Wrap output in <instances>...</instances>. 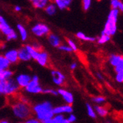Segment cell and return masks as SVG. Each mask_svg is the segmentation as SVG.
Wrapping results in <instances>:
<instances>
[{
    "label": "cell",
    "mask_w": 123,
    "mask_h": 123,
    "mask_svg": "<svg viewBox=\"0 0 123 123\" xmlns=\"http://www.w3.org/2000/svg\"><path fill=\"white\" fill-rule=\"evenodd\" d=\"M58 49L60 51L63 52H67V53H71V52H72V49L68 45H67V44H66V43H62L61 45H60L58 47Z\"/></svg>",
    "instance_id": "cell-34"
},
{
    "label": "cell",
    "mask_w": 123,
    "mask_h": 123,
    "mask_svg": "<svg viewBox=\"0 0 123 123\" xmlns=\"http://www.w3.org/2000/svg\"><path fill=\"white\" fill-rule=\"evenodd\" d=\"M97 77L99 78V80H103V76L100 73H97Z\"/></svg>",
    "instance_id": "cell-46"
},
{
    "label": "cell",
    "mask_w": 123,
    "mask_h": 123,
    "mask_svg": "<svg viewBox=\"0 0 123 123\" xmlns=\"http://www.w3.org/2000/svg\"><path fill=\"white\" fill-rule=\"evenodd\" d=\"M114 70H115L116 73H119V72H123V58L119 62V63L114 67Z\"/></svg>",
    "instance_id": "cell-36"
},
{
    "label": "cell",
    "mask_w": 123,
    "mask_h": 123,
    "mask_svg": "<svg viewBox=\"0 0 123 123\" xmlns=\"http://www.w3.org/2000/svg\"><path fill=\"white\" fill-rule=\"evenodd\" d=\"M66 119H67V120H68L70 123H73V122H76V120H77V117H76V116L73 113L69 114L68 117H67Z\"/></svg>",
    "instance_id": "cell-41"
},
{
    "label": "cell",
    "mask_w": 123,
    "mask_h": 123,
    "mask_svg": "<svg viewBox=\"0 0 123 123\" xmlns=\"http://www.w3.org/2000/svg\"><path fill=\"white\" fill-rule=\"evenodd\" d=\"M0 123H9V122L6 119H2V120L0 121Z\"/></svg>",
    "instance_id": "cell-48"
},
{
    "label": "cell",
    "mask_w": 123,
    "mask_h": 123,
    "mask_svg": "<svg viewBox=\"0 0 123 123\" xmlns=\"http://www.w3.org/2000/svg\"><path fill=\"white\" fill-rule=\"evenodd\" d=\"M92 99L94 103L98 104V105H101V104L104 103L106 100L105 97L103 96H96V97H92Z\"/></svg>",
    "instance_id": "cell-31"
},
{
    "label": "cell",
    "mask_w": 123,
    "mask_h": 123,
    "mask_svg": "<svg viewBox=\"0 0 123 123\" xmlns=\"http://www.w3.org/2000/svg\"><path fill=\"white\" fill-rule=\"evenodd\" d=\"M43 88L40 84L39 77L38 75L35 74L32 76V79L28 86L25 88V91L30 94H43Z\"/></svg>",
    "instance_id": "cell-4"
},
{
    "label": "cell",
    "mask_w": 123,
    "mask_h": 123,
    "mask_svg": "<svg viewBox=\"0 0 123 123\" xmlns=\"http://www.w3.org/2000/svg\"><path fill=\"white\" fill-rule=\"evenodd\" d=\"M14 31H15V30L11 27L8 25L7 22L0 25V33L2 35L3 38L9 36L10 34H11V33H12L13 32H14Z\"/></svg>",
    "instance_id": "cell-16"
},
{
    "label": "cell",
    "mask_w": 123,
    "mask_h": 123,
    "mask_svg": "<svg viewBox=\"0 0 123 123\" xmlns=\"http://www.w3.org/2000/svg\"><path fill=\"white\" fill-rule=\"evenodd\" d=\"M24 123H41L40 121H38L36 118L35 117H30V119L25 120L23 122Z\"/></svg>",
    "instance_id": "cell-40"
},
{
    "label": "cell",
    "mask_w": 123,
    "mask_h": 123,
    "mask_svg": "<svg viewBox=\"0 0 123 123\" xmlns=\"http://www.w3.org/2000/svg\"><path fill=\"white\" fill-rule=\"evenodd\" d=\"M43 94H50L52 96H58V90L52 88H43Z\"/></svg>",
    "instance_id": "cell-30"
},
{
    "label": "cell",
    "mask_w": 123,
    "mask_h": 123,
    "mask_svg": "<svg viewBox=\"0 0 123 123\" xmlns=\"http://www.w3.org/2000/svg\"><path fill=\"white\" fill-rule=\"evenodd\" d=\"M51 77L54 84L58 86H62L66 83L65 74L58 69H52L51 71Z\"/></svg>",
    "instance_id": "cell-8"
},
{
    "label": "cell",
    "mask_w": 123,
    "mask_h": 123,
    "mask_svg": "<svg viewBox=\"0 0 123 123\" xmlns=\"http://www.w3.org/2000/svg\"><path fill=\"white\" fill-rule=\"evenodd\" d=\"M31 32L35 36L38 38L47 36L51 32L49 26L43 23H37L34 25L31 28Z\"/></svg>",
    "instance_id": "cell-5"
},
{
    "label": "cell",
    "mask_w": 123,
    "mask_h": 123,
    "mask_svg": "<svg viewBox=\"0 0 123 123\" xmlns=\"http://www.w3.org/2000/svg\"><path fill=\"white\" fill-rule=\"evenodd\" d=\"M30 45L32 47V48H34L36 50H37L38 52L41 51L42 49H43L42 45H41V44L39 42H38V41H33L32 43H30Z\"/></svg>",
    "instance_id": "cell-37"
},
{
    "label": "cell",
    "mask_w": 123,
    "mask_h": 123,
    "mask_svg": "<svg viewBox=\"0 0 123 123\" xmlns=\"http://www.w3.org/2000/svg\"><path fill=\"white\" fill-rule=\"evenodd\" d=\"M118 10L119 11V12L123 13V2H122V1H120V0H119V2Z\"/></svg>",
    "instance_id": "cell-43"
},
{
    "label": "cell",
    "mask_w": 123,
    "mask_h": 123,
    "mask_svg": "<svg viewBox=\"0 0 123 123\" xmlns=\"http://www.w3.org/2000/svg\"><path fill=\"white\" fill-rule=\"evenodd\" d=\"M5 57L7 59V61L10 63L11 65L16 64L18 61V49H11L7 50L5 54Z\"/></svg>",
    "instance_id": "cell-11"
},
{
    "label": "cell",
    "mask_w": 123,
    "mask_h": 123,
    "mask_svg": "<svg viewBox=\"0 0 123 123\" xmlns=\"http://www.w3.org/2000/svg\"><path fill=\"white\" fill-rule=\"evenodd\" d=\"M92 0H83L82 1V7L84 11H87L92 7Z\"/></svg>",
    "instance_id": "cell-35"
},
{
    "label": "cell",
    "mask_w": 123,
    "mask_h": 123,
    "mask_svg": "<svg viewBox=\"0 0 123 123\" xmlns=\"http://www.w3.org/2000/svg\"><path fill=\"white\" fill-rule=\"evenodd\" d=\"M49 61V55L45 50H41L39 52L36 61L41 66H47Z\"/></svg>",
    "instance_id": "cell-12"
},
{
    "label": "cell",
    "mask_w": 123,
    "mask_h": 123,
    "mask_svg": "<svg viewBox=\"0 0 123 123\" xmlns=\"http://www.w3.org/2000/svg\"><path fill=\"white\" fill-rule=\"evenodd\" d=\"M77 63L76 62H72L69 66V68L71 70H75L77 69Z\"/></svg>",
    "instance_id": "cell-42"
},
{
    "label": "cell",
    "mask_w": 123,
    "mask_h": 123,
    "mask_svg": "<svg viewBox=\"0 0 123 123\" xmlns=\"http://www.w3.org/2000/svg\"><path fill=\"white\" fill-rule=\"evenodd\" d=\"M53 2L56 5L58 10L59 9L60 10L69 9L72 4V0H55Z\"/></svg>",
    "instance_id": "cell-15"
},
{
    "label": "cell",
    "mask_w": 123,
    "mask_h": 123,
    "mask_svg": "<svg viewBox=\"0 0 123 123\" xmlns=\"http://www.w3.org/2000/svg\"><path fill=\"white\" fill-rule=\"evenodd\" d=\"M67 45H68L72 50V52H77L78 50V47H77V43L71 38H67Z\"/></svg>",
    "instance_id": "cell-33"
},
{
    "label": "cell",
    "mask_w": 123,
    "mask_h": 123,
    "mask_svg": "<svg viewBox=\"0 0 123 123\" xmlns=\"http://www.w3.org/2000/svg\"><path fill=\"white\" fill-rule=\"evenodd\" d=\"M47 37V41L49 43L52 47L58 48L60 45L62 44V40L61 37L58 36L57 34H55V33L50 32Z\"/></svg>",
    "instance_id": "cell-13"
},
{
    "label": "cell",
    "mask_w": 123,
    "mask_h": 123,
    "mask_svg": "<svg viewBox=\"0 0 123 123\" xmlns=\"http://www.w3.org/2000/svg\"><path fill=\"white\" fill-rule=\"evenodd\" d=\"M44 11H45V13L48 16H53L56 14L57 11H58V8L53 1H50L49 3L47 5V7L44 8Z\"/></svg>",
    "instance_id": "cell-18"
},
{
    "label": "cell",
    "mask_w": 123,
    "mask_h": 123,
    "mask_svg": "<svg viewBox=\"0 0 123 123\" xmlns=\"http://www.w3.org/2000/svg\"><path fill=\"white\" fill-rule=\"evenodd\" d=\"M119 2V0H111V1L110 2L111 9H116V10H118Z\"/></svg>",
    "instance_id": "cell-39"
},
{
    "label": "cell",
    "mask_w": 123,
    "mask_h": 123,
    "mask_svg": "<svg viewBox=\"0 0 123 123\" xmlns=\"http://www.w3.org/2000/svg\"><path fill=\"white\" fill-rule=\"evenodd\" d=\"M18 38V33L16 32V30H15L14 32H13L9 36L5 37L4 39H5V41H12L17 40Z\"/></svg>",
    "instance_id": "cell-32"
},
{
    "label": "cell",
    "mask_w": 123,
    "mask_h": 123,
    "mask_svg": "<svg viewBox=\"0 0 123 123\" xmlns=\"http://www.w3.org/2000/svg\"><path fill=\"white\" fill-rule=\"evenodd\" d=\"M123 57L120 55H117V54H111L109 58H108V61H109V63L115 67L118 63L119 62L121 61V59Z\"/></svg>",
    "instance_id": "cell-23"
},
{
    "label": "cell",
    "mask_w": 123,
    "mask_h": 123,
    "mask_svg": "<svg viewBox=\"0 0 123 123\" xmlns=\"http://www.w3.org/2000/svg\"><path fill=\"white\" fill-rule=\"evenodd\" d=\"M94 111L96 112V114L102 117H105L108 115V109L102 105H95L94 106Z\"/></svg>",
    "instance_id": "cell-24"
},
{
    "label": "cell",
    "mask_w": 123,
    "mask_h": 123,
    "mask_svg": "<svg viewBox=\"0 0 123 123\" xmlns=\"http://www.w3.org/2000/svg\"><path fill=\"white\" fill-rule=\"evenodd\" d=\"M11 109L13 116L21 121H25L33 115L32 106L30 104L22 103L18 99L11 103Z\"/></svg>",
    "instance_id": "cell-2"
},
{
    "label": "cell",
    "mask_w": 123,
    "mask_h": 123,
    "mask_svg": "<svg viewBox=\"0 0 123 123\" xmlns=\"http://www.w3.org/2000/svg\"><path fill=\"white\" fill-rule=\"evenodd\" d=\"M117 31V21L107 18L106 22L104 25V28L102 30L101 33H103L105 35L111 37L116 34Z\"/></svg>",
    "instance_id": "cell-6"
},
{
    "label": "cell",
    "mask_w": 123,
    "mask_h": 123,
    "mask_svg": "<svg viewBox=\"0 0 123 123\" xmlns=\"http://www.w3.org/2000/svg\"><path fill=\"white\" fill-rule=\"evenodd\" d=\"M115 79H116V81L119 83H123V72L117 73L116 77H115Z\"/></svg>",
    "instance_id": "cell-38"
},
{
    "label": "cell",
    "mask_w": 123,
    "mask_h": 123,
    "mask_svg": "<svg viewBox=\"0 0 123 123\" xmlns=\"http://www.w3.org/2000/svg\"><path fill=\"white\" fill-rule=\"evenodd\" d=\"M31 79L32 76L30 74L20 73L16 77L15 80L20 89H25L31 81Z\"/></svg>",
    "instance_id": "cell-7"
},
{
    "label": "cell",
    "mask_w": 123,
    "mask_h": 123,
    "mask_svg": "<svg viewBox=\"0 0 123 123\" xmlns=\"http://www.w3.org/2000/svg\"><path fill=\"white\" fill-rule=\"evenodd\" d=\"M18 32L19 33V37L22 41H26L28 38V32L25 27L24 25H22L21 24L17 25L16 26Z\"/></svg>",
    "instance_id": "cell-19"
},
{
    "label": "cell",
    "mask_w": 123,
    "mask_h": 123,
    "mask_svg": "<svg viewBox=\"0 0 123 123\" xmlns=\"http://www.w3.org/2000/svg\"><path fill=\"white\" fill-rule=\"evenodd\" d=\"M49 2L50 1H48V0H31L30 3L32 6L36 9L44 10Z\"/></svg>",
    "instance_id": "cell-17"
},
{
    "label": "cell",
    "mask_w": 123,
    "mask_h": 123,
    "mask_svg": "<svg viewBox=\"0 0 123 123\" xmlns=\"http://www.w3.org/2000/svg\"><path fill=\"white\" fill-rule=\"evenodd\" d=\"M11 64L5 57V55L0 54V70H7L9 69Z\"/></svg>",
    "instance_id": "cell-22"
},
{
    "label": "cell",
    "mask_w": 123,
    "mask_h": 123,
    "mask_svg": "<svg viewBox=\"0 0 123 123\" xmlns=\"http://www.w3.org/2000/svg\"><path fill=\"white\" fill-rule=\"evenodd\" d=\"M7 21L4 18V17L2 16V15H0V25L1 24H4V23H6Z\"/></svg>",
    "instance_id": "cell-45"
},
{
    "label": "cell",
    "mask_w": 123,
    "mask_h": 123,
    "mask_svg": "<svg viewBox=\"0 0 123 123\" xmlns=\"http://www.w3.org/2000/svg\"><path fill=\"white\" fill-rule=\"evenodd\" d=\"M75 36L77 38H78L79 40L81 41H88V42H94L95 41H97V38L92 36H86L84 32H77Z\"/></svg>",
    "instance_id": "cell-20"
},
{
    "label": "cell",
    "mask_w": 123,
    "mask_h": 123,
    "mask_svg": "<svg viewBox=\"0 0 123 123\" xmlns=\"http://www.w3.org/2000/svg\"><path fill=\"white\" fill-rule=\"evenodd\" d=\"M52 120L54 123H70L67 119L65 117L64 115H55L54 117L52 118Z\"/></svg>",
    "instance_id": "cell-27"
},
{
    "label": "cell",
    "mask_w": 123,
    "mask_h": 123,
    "mask_svg": "<svg viewBox=\"0 0 123 123\" xmlns=\"http://www.w3.org/2000/svg\"><path fill=\"white\" fill-rule=\"evenodd\" d=\"M58 94L63 98V101L66 103V104L72 105L74 98L73 94L71 92L66 90L65 88H61L58 89Z\"/></svg>",
    "instance_id": "cell-9"
},
{
    "label": "cell",
    "mask_w": 123,
    "mask_h": 123,
    "mask_svg": "<svg viewBox=\"0 0 123 123\" xmlns=\"http://www.w3.org/2000/svg\"><path fill=\"white\" fill-rule=\"evenodd\" d=\"M16 123H24L23 122H16Z\"/></svg>",
    "instance_id": "cell-50"
},
{
    "label": "cell",
    "mask_w": 123,
    "mask_h": 123,
    "mask_svg": "<svg viewBox=\"0 0 123 123\" xmlns=\"http://www.w3.org/2000/svg\"><path fill=\"white\" fill-rule=\"evenodd\" d=\"M111 40V37L107 36V35H105L103 33H101V35H100L99 37H98L97 38V41L99 44H105L106 43H108V41H110Z\"/></svg>",
    "instance_id": "cell-28"
},
{
    "label": "cell",
    "mask_w": 123,
    "mask_h": 123,
    "mask_svg": "<svg viewBox=\"0 0 123 123\" xmlns=\"http://www.w3.org/2000/svg\"><path fill=\"white\" fill-rule=\"evenodd\" d=\"M47 123H54V122H53V120H52V119H51V120H49V121H48Z\"/></svg>",
    "instance_id": "cell-49"
},
{
    "label": "cell",
    "mask_w": 123,
    "mask_h": 123,
    "mask_svg": "<svg viewBox=\"0 0 123 123\" xmlns=\"http://www.w3.org/2000/svg\"><path fill=\"white\" fill-rule=\"evenodd\" d=\"M26 48V49L27 50V52H29L30 55V57L32 58V60H34L36 61L37 57H38V53L39 52L36 50L34 48H32V47L30 45V43H28V44H25V45H24Z\"/></svg>",
    "instance_id": "cell-25"
},
{
    "label": "cell",
    "mask_w": 123,
    "mask_h": 123,
    "mask_svg": "<svg viewBox=\"0 0 123 123\" xmlns=\"http://www.w3.org/2000/svg\"><path fill=\"white\" fill-rule=\"evenodd\" d=\"M21 10H22V8L19 5H16L14 7V10L16 11V12H20V11H21Z\"/></svg>",
    "instance_id": "cell-44"
},
{
    "label": "cell",
    "mask_w": 123,
    "mask_h": 123,
    "mask_svg": "<svg viewBox=\"0 0 123 123\" xmlns=\"http://www.w3.org/2000/svg\"><path fill=\"white\" fill-rule=\"evenodd\" d=\"M4 41V38H3V36H2V35L0 33V43H2Z\"/></svg>",
    "instance_id": "cell-47"
},
{
    "label": "cell",
    "mask_w": 123,
    "mask_h": 123,
    "mask_svg": "<svg viewBox=\"0 0 123 123\" xmlns=\"http://www.w3.org/2000/svg\"><path fill=\"white\" fill-rule=\"evenodd\" d=\"M86 111H87L88 116L92 119H95L97 117V114L94 111V108L92 107V105L89 103H86Z\"/></svg>",
    "instance_id": "cell-26"
},
{
    "label": "cell",
    "mask_w": 123,
    "mask_h": 123,
    "mask_svg": "<svg viewBox=\"0 0 123 123\" xmlns=\"http://www.w3.org/2000/svg\"><path fill=\"white\" fill-rule=\"evenodd\" d=\"M20 90V88L13 77L7 80L0 81V95L15 97L18 94Z\"/></svg>",
    "instance_id": "cell-3"
},
{
    "label": "cell",
    "mask_w": 123,
    "mask_h": 123,
    "mask_svg": "<svg viewBox=\"0 0 123 123\" xmlns=\"http://www.w3.org/2000/svg\"><path fill=\"white\" fill-rule=\"evenodd\" d=\"M18 61L22 62H29L32 60L30 55L27 50L26 49L25 46L21 47L18 49Z\"/></svg>",
    "instance_id": "cell-14"
},
{
    "label": "cell",
    "mask_w": 123,
    "mask_h": 123,
    "mask_svg": "<svg viewBox=\"0 0 123 123\" xmlns=\"http://www.w3.org/2000/svg\"><path fill=\"white\" fill-rule=\"evenodd\" d=\"M119 11L118 10L116 9H111L110 10V12L108 13V18H110V19H113L115 21H118V17L119 16Z\"/></svg>",
    "instance_id": "cell-29"
},
{
    "label": "cell",
    "mask_w": 123,
    "mask_h": 123,
    "mask_svg": "<svg viewBox=\"0 0 123 123\" xmlns=\"http://www.w3.org/2000/svg\"><path fill=\"white\" fill-rule=\"evenodd\" d=\"M13 76V71H12L10 69L7 70H0V81L9 80L12 78Z\"/></svg>",
    "instance_id": "cell-21"
},
{
    "label": "cell",
    "mask_w": 123,
    "mask_h": 123,
    "mask_svg": "<svg viewBox=\"0 0 123 123\" xmlns=\"http://www.w3.org/2000/svg\"><path fill=\"white\" fill-rule=\"evenodd\" d=\"M53 105L49 101H43L32 106V114L41 123H47L54 117Z\"/></svg>",
    "instance_id": "cell-1"
},
{
    "label": "cell",
    "mask_w": 123,
    "mask_h": 123,
    "mask_svg": "<svg viewBox=\"0 0 123 123\" xmlns=\"http://www.w3.org/2000/svg\"><path fill=\"white\" fill-rule=\"evenodd\" d=\"M73 113V107L72 105L64 104L62 105H58L53 108V114L54 115H64V114H70Z\"/></svg>",
    "instance_id": "cell-10"
}]
</instances>
